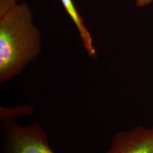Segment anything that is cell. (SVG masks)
Segmentation results:
<instances>
[{
    "instance_id": "2",
    "label": "cell",
    "mask_w": 153,
    "mask_h": 153,
    "mask_svg": "<svg viewBox=\"0 0 153 153\" xmlns=\"http://www.w3.org/2000/svg\"><path fill=\"white\" fill-rule=\"evenodd\" d=\"M4 149L6 153H55L39 123L23 126L14 120L4 122Z\"/></svg>"
},
{
    "instance_id": "3",
    "label": "cell",
    "mask_w": 153,
    "mask_h": 153,
    "mask_svg": "<svg viewBox=\"0 0 153 153\" xmlns=\"http://www.w3.org/2000/svg\"><path fill=\"white\" fill-rule=\"evenodd\" d=\"M105 153H153V126L116 133Z\"/></svg>"
},
{
    "instance_id": "5",
    "label": "cell",
    "mask_w": 153,
    "mask_h": 153,
    "mask_svg": "<svg viewBox=\"0 0 153 153\" xmlns=\"http://www.w3.org/2000/svg\"><path fill=\"white\" fill-rule=\"evenodd\" d=\"M34 111V108L29 105H20L14 107L1 106L0 117L2 121L8 122L14 120L20 116H30Z\"/></svg>"
},
{
    "instance_id": "6",
    "label": "cell",
    "mask_w": 153,
    "mask_h": 153,
    "mask_svg": "<svg viewBox=\"0 0 153 153\" xmlns=\"http://www.w3.org/2000/svg\"><path fill=\"white\" fill-rule=\"evenodd\" d=\"M16 4V0H0V15L4 14Z\"/></svg>"
},
{
    "instance_id": "7",
    "label": "cell",
    "mask_w": 153,
    "mask_h": 153,
    "mask_svg": "<svg viewBox=\"0 0 153 153\" xmlns=\"http://www.w3.org/2000/svg\"><path fill=\"white\" fill-rule=\"evenodd\" d=\"M152 1L153 0H135V4L139 7H144L148 6L152 3Z\"/></svg>"
},
{
    "instance_id": "1",
    "label": "cell",
    "mask_w": 153,
    "mask_h": 153,
    "mask_svg": "<svg viewBox=\"0 0 153 153\" xmlns=\"http://www.w3.org/2000/svg\"><path fill=\"white\" fill-rule=\"evenodd\" d=\"M41 38L28 4L0 15V83L18 75L41 51Z\"/></svg>"
},
{
    "instance_id": "4",
    "label": "cell",
    "mask_w": 153,
    "mask_h": 153,
    "mask_svg": "<svg viewBox=\"0 0 153 153\" xmlns=\"http://www.w3.org/2000/svg\"><path fill=\"white\" fill-rule=\"evenodd\" d=\"M60 1L62 4L69 16L72 19L74 24L75 25V27L79 33L82 45L85 48L86 52L91 58H95L97 56V51H96L94 45L92 36L87 28L86 27L83 17L76 10L72 0H60Z\"/></svg>"
}]
</instances>
